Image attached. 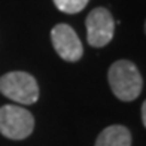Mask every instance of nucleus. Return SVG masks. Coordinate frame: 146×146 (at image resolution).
<instances>
[{
	"instance_id": "1",
	"label": "nucleus",
	"mask_w": 146,
	"mask_h": 146,
	"mask_svg": "<svg viewBox=\"0 0 146 146\" xmlns=\"http://www.w3.org/2000/svg\"><path fill=\"white\" fill-rule=\"evenodd\" d=\"M108 78L112 92L119 100L133 102L140 96L143 81L134 63L128 60H118L110 66Z\"/></svg>"
},
{
	"instance_id": "2",
	"label": "nucleus",
	"mask_w": 146,
	"mask_h": 146,
	"mask_svg": "<svg viewBox=\"0 0 146 146\" xmlns=\"http://www.w3.org/2000/svg\"><path fill=\"white\" fill-rule=\"evenodd\" d=\"M0 92L19 104H33L39 98V85L27 72H9L0 78Z\"/></svg>"
},
{
	"instance_id": "3",
	"label": "nucleus",
	"mask_w": 146,
	"mask_h": 146,
	"mask_svg": "<svg viewBox=\"0 0 146 146\" xmlns=\"http://www.w3.org/2000/svg\"><path fill=\"white\" fill-rule=\"evenodd\" d=\"M35 128V118L21 106L6 104L0 108V133L12 140L29 137Z\"/></svg>"
},
{
	"instance_id": "4",
	"label": "nucleus",
	"mask_w": 146,
	"mask_h": 146,
	"mask_svg": "<svg viewBox=\"0 0 146 146\" xmlns=\"http://www.w3.org/2000/svg\"><path fill=\"white\" fill-rule=\"evenodd\" d=\"M85 25H87V40L94 48H103L113 39L115 19L108 9H92L85 19Z\"/></svg>"
},
{
	"instance_id": "5",
	"label": "nucleus",
	"mask_w": 146,
	"mask_h": 146,
	"mask_svg": "<svg viewBox=\"0 0 146 146\" xmlns=\"http://www.w3.org/2000/svg\"><path fill=\"white\" fill-rule=\"evenodd\" d=\"M51 40L55 52L64 61L75 63L84 55V46L76 31L69 24H57L51 30Z\"/></svg>"
},
{
	"instance_id": "6",
	"label": "nucleus",
	"mask_w": 146,
	"mask_h": 146,
	"mask_svg": "<svg viewBox=\"0 0 146 146\" xmlns=\"http://www.w3.org/2000/svg\"><path fill=\"white\" fill-rule=\"evenodd\" d=\"M96 146H131V133L124 125H109L98 134Z\"/></svg>"
},
{
	"instance_id": "7",
	"label": "nucleus",
	"mask_w": 146,
	"mask_h": 146,
	"mask_svg": "<svg viewBox=\"0 0 146 146\" xmlns=\"http://www.w3.org/2000/svg\"><path fill=\"white\" fill-rule=\"evenodd\" d=\"M88 2L90 0H54V5L64 14H78L88 5Z\"/></svg>"
},
{
	"instance_id": "8",
	"label": "nucleus",
	"mask_w": 146,
	"mask_h": 146,
	"mask_svg": "<svg viewBox=\"0 0 146 146\" xmlns=\"http://www.w3.org/2000/svg\"><path fill=\"white\" fill-rule=\"evenodd\" d=\"M142 124L146 125V103L145 102L142 104Z\"/></svg>"
}]
</instances>
